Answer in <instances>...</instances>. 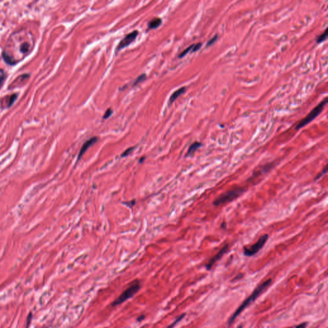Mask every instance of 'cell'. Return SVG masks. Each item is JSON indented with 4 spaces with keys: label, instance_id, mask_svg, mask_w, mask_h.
I'll return each mask as SVG.
<instances>
[{
    "label": "cell",
    "instance_id": "1",
    "mask_svg": "<svg viewBox=\"0 0 328 328\" xmlns=\"http://www.w3.org/2000/svg\"><path fill=\"white\" fill-rule=\"evenodd\" d=\"M271 283H272V279H267V281H264L262 285H260L259 286H258V287L253 291L252 294H251L249 297L247 298L246 300L241 304L240 306L237 309V310L235 311L233 314L230 317V319H229L228 321L229 325H230L233 323L238 315H239L248 306L255 301L256 299L262 294L263 292L265 290V289L268 288V286H269V285L271 284Z\"/></svg>",
    "mask_w": 328,
    "mask_h": 328
},
{
    "label": "cell",
    "instance_id": "2",
    "mask_svg": "<svg viewBox=\"0 0 328 328\" xmlns=\"http://www.w3.org/2000/svg\"><path fill=\"white\" fill-rule=\"evenodd\" d=\"M246 190V189L243 187H238L226 191L213 201V205L217 207L233 201L242 195Z\"/></svg>",
    "mask_w": 328,
    "mask_h": 328
},
{
    "label": "cell",
    "instance_id": "3",
    "mask_svg": "<svg viewBox=\"0 0 328 328\" xmlns=\"http://www.w3.org/2000/svg\"><path fill=\"white\" fill-rule=\"evenodd\" d=\"M141 288V283L139 280L133 281L131 285L117 297L112 303V306H117L123 304L124 302L128 301L130 298L133 297Z\"/></svg>",
    "mask_w": 328,
    "mask_h": 328
},
{
    "label": "cell",
    "instance_id": "4",
    "mask_svg": "<svg viewBox=\"0 0 328 328\" xmlns=\"http://www.w3.org/2000/svg\"><path fill=\"white\" fill-rule=\"evenodd\" d=\"M327 103V98L326 97L322 101H321L318 105H317V106L311 111L310 114H309L306 117H305L303 119H302L301 121L298 123V125H297V126H296L295 130H299V129L303 128L304 126L307 125L308 124H309L310 122H311L312 120H314L321 113L322 111V110L324 109V106Z\"/></svg>",
    "mask_w": 328,
    "mask_h": 328
},
{
    "label": "cell",
    "instance_id": "5",
    "mask_svg": "<svg viewBox=\"0 0 328 328\" xmlns=\"http://www.w3.org/2000/svg\"><path fill=\"white\" fill-rule=\"evenodd\" d=\"M269 239V235L264 234L260 237L256 242L249 247H244V254L246 256L251 257L256 254L265 246L267 241Z\"/></svg>",
    "mask_w": 328,
    "mask_h": 328
},
{
    "label": "cell",
    "instance_id": "6",
    "mask_svg": "<svg viewBox=\"0 0 328 328\" xmlns=\"http://www.w3.org/2000/svg\"><path fill=\"white\" fill-rule=\"evenodd\" d=\"M229 250V244H226L225 246L222 248V249L219 251V252L217 253L215 255L213 256L212 258H210V260L208 261V262L206 264L205 267L207 270H211L212 267L214 265V264L217 262H218V261L220 260L221 258L223 256L224 254L226 253Z\"/></svg>",
    "mask_w": 328,
    "mask_h": 328
},
{
    "label": "cell",
    "instance_id": "7",
    "mask_svg": "<svg viewBox=\"0 0 328 328\" xmlns=\"http://www.w3.org/2000/svg\"><path fill=\"white\" fill-rule=\"evenodd\" d=\"M138 34H139L138 31L135 30L133 31V32L127 35V36L124 38L123 39L120 40V42L119 43L118 46L117 47V51L122 49L129 46L130 44L132 43L133 41L135 40L136 37L138 36Z\"/></svg>",
    "mask_w": 328,
    "mask_h": 328
},
{
    "label": "cell",
    "instance_id": "8",
    "mask_svg": "<svg viewBox=\"0 0 328 328\" xmlns=\"http://www.w3.org/2000/svg\"><path fill=\"white\" fill-rule=\"evenodd\" d=\"M98 141V138L97 136H94V137H92L90 139L87 140V141H86L84 144H83L82 147L80 149V151H79V155L78 156V159H77V162L80 160V159L81 158V157L84 156V155L86 151L88 150V149L92 146V145H94V144H95Z\"/></svg>",
    "mask_w": 328,
    "mask_h": 328
},
{
    "label": "cell",
    "instance_id": "9",
    "mask_svg": "<svg viewBox=\"0 0 328 328\" xmlns=\"http://www.w3.org/2000/svg\"><path fill=\"white\" fill-rule=\"evenodd\" d=\"M202 146V144L199 142H194L192 144H191L190 146V147L188 149L187 153V155L186 156L188 157H192L194 155V154L195 153V152L199 148H200Z\"/></svg>",
    "mask_w": 328,
    "mask_h": 328
},
{
    "label": "cell",
    "instance_id": "10",
    "mask_svg": "<svg viewBox=\"0 0 328 328\" xmlns=\"http://www.w3.org/2000/svg\"><path fill=\"white\" fill-rule=\"evenodd\" d=\"M185 91H186V88L185 87H181V88H179V89H178L177 91H175V92H174V93L171 95L170 99H169V103H170V104L173 103V102H174L175 100H176L178 97L180 96V95H181V94H184L185 92Z\"/></svg>",
    "mask_w": 328,
    "mask_h": 328
},
{
    "label": "cell",
    "instance_id": "11",
    "mask_svg": "<svg viewBox=\"0 0 328 328\" xmlns=\"http://www.w3.org/2000/svg\"><path fill=\"white\" fill-rule=\"evenodd\" d=\"M162 23V21L160 18L158 17L155 18L149 22L148 24V27L150 28V29H155V28H157L158 27L160 26Z\"/></svg>",
    "mask_w": 328,
    "mask_h": 328
},
{
    "label": "cell",
    "instance_id": "12",
    "mask_svg": "<svg viewBox=\"0 0 328 328\" xmlns=\"http://www.w3.org/2000/svg\"><path fill=\"white\" fill-rule=\"evenodd\" d=\"M273 166H274L273 163H269V164H265V165H263V166H262V167L260 168V169L258 172H259L260 174H262L263 173H267V172H268L273 167Z\"/></svg>",
    "mask_w": 328,
    "mask_h": 328
},
{
    "label": "cell",
    "instance_id": "13",
    "mask_svg": "<svg viewBox=\"0 0 328 328\" xmlns=\"http://www.w3.org/2000/svg\"><path fill=\"white\" fill-rule=\"evenodd\" d=\"M327 33H328L327 28H326V30H325L322 33L320 34V36L317 37V39L316 40L317 42L319 44V43L324 42V40H326L327 39Z\"/></svg>",
    "mask_w": 328,
    "mask_h": 328
},
{
    "label": "cell",
    "instance_id": "14",
    "mask_svg": "<svg viewBox=\"0 0 328 328\" xmlns=\"http://www.w3.org/2000/svg\"><path fill=\"white\" fill-rule=\"evenodd\" d=\"M185 315H186L185 313H183V314L180 315V316H178V317L176 318V320H175L173 323H172L171 325H169V326L167 327V328H173L178 322H180L181 320L183 319V318L185 317Z\"/></svg>",
    "mask_w": 328,
    "mask_h": 328
},
{
    "label": "cell",
    "instance_id": "15",
    "mask_svg": "<svg viewBox=\"0 0 328 328\" xmlns=\"http://www.w3.org/2000/svg\"><path fill=\"white\" fill-rule=\"evenodd\" d=\"M327 165H326V166L324 167V169L319 174H318L316 176L315 178V180H319L321 177H323L325 174L327 173Z\"/></svg>",
    "mask_w": 328,
    "mask_h": 328
},
{
    "label": "cell",
    "instance_id": "16",
    "mask_svg": "<svg viewBox=\"0 0 328 328\" xmlns=\"http://www.w3.org/2000/svg\"><path fill=\"white\" fill-rule=\"evenodd\" d=\"M194 46V44H192V45H191L189 47H188L186 49H185L183 52H182V53H181L180 55H179V58H183V57L185 56L187 53H189L190 52V51L192 52Z\"/></svg>",
    "mask_w": 328,
    "mask_h": 328
},
{
    "label": "cell",
    "instance_id": "17",
    "mask_svg": "<svg viewBox=\"0 0 328 328\" xmlns=\"http://www.w3.org/2000/svg\"><path fill=\"white\" fill-rule=\"evenodd\" d=\"M135 147H132V148H129L127 149L126 150H125L122 153L121 157H127V156H128L129 155L131 154L132 153L133 151V150L135 149Z\"/></svg>",
    "mask_w": 328,
    "mask_h": 328
},
{
    "label": "cell",
    "instance_id": "18",
    "mask_svg": "<svg viewBox=\"0 0 328 328\" xmlns=\"http://www.w3.org/2000/svg\"><path fill=\"white\" fill-rule=\"evenodd\" d=\"M146 78V74H142L141 75H140L135 80V81L134 83V85H136L137 84H139V83L144 81Z\"/></svg>",
    "mask_w": 328,
    "mask_h": 328
},
{
    "label": "cell",
    "instance_id": "19",
    "mask_svg": "<svg viewBox=\"0 0 328 328\" xmlns=\"http://www.w3.org/2000/svg\"><path fill=\"white\" fill-rule=\"evenodd\" d=\"M217 39H218L217 35H215V36H213L209 41H208V42H207V44H206V46L208 47V46L213 45V44L216 42L217 40Z\"/></svg>",
    "mask_w": 328,
    "mask_h": 328
},
{
    "label": "cell",
    "instance_id": "20",
    "mask_svg": "<svg viewBox=\"0 0 328 328\" xmlns=\"http://www.w3.org/2000/svg\"><path fill=\"white\" fill-rule=\"evenodd\" d=\"M112 113H113L112 109H111V108H108V109L107 110V111L105 112V113L104 114L103 119H108V117H110L112 115Z\"/></svg>",
    "mask_w": 328,
    "mask_h": 328
},
{
    "label": "cell",
    "instance_id": "21",
    "mask_svg": "<svg viewBox=\"0 0 328 328\" xmlns=\"http://www.w3.org/2000/svg\"><path fill=\"white\" fill-rule=\"evenodd\" d=\"M202 46V43H197L196 44H194V46L192 48V52H196L197 51H198Z\"/></svg>",
    "mask_w": 328,
    "mask_h": 328
},
{
    "label": "cell",
    "instance_id": "22",
    "mask_svg": "<svg viewBox=\"0 0 328 328\" xmlns=\"http://www.w3.org/2000/svg\"><path fill=\"white\" fill-rule=\"evenodd\" d=\"M5 79V73L3 71L0 69V85H1Z\"/></svg>",
    "mask_w": 328,
    "mask_h": 328
},
{
    "label": "cell",
    "instance_id": "23",
    "mask_svg": "<svg viewBox=\"0 0 328 328\" xmlns=\"http://www.w3.org/2000/svg\"><path fill=\"white\" fill-rule=\"evenodd\" d=\"M123 204H125V205H126V206H128L130 207V208H132V207H133V206L135 205V200L133 199V201H132L126 202L125 203H123Z\"/></svg>",
    "mask_w": 328,
    "mask_h": 328
},
{
    "label": "cell",
    "instance_id": "24",
    "mask_svg": "<svg viewBox=\"0 0 328 328\" xmlns=\"http://www.w3.org/2000/svg\"><path fill=\"white\" fill-rule=\"evenodd\" d=\"M307 322H304V323H301L300 324H299L298 326H297L295 327V328H306V327L307 326Z\"/></svg>",
    "mask_w": 328,
    "mask_h": 328
},
{
    "label": "cell",
    "instance_id": "25",
    "mask_svg": "<svg viewBox=\"0 0 328 328\" xmlns=\"http://www.w3.org/2000/svg\"><path fill=\"white\" fill-rule=\"evenodd\" d=\"M221 228L222 229H223V230H226V229L227 228V224H226V222H222V223L221 225Z\"/></svg>",
    "mask_w": 328,
    "mask_h": 328
},
{
    "label": "cell",
    "instance_id": "26",
    "mask_svg": "<svg viewBox=\"0 0 328 328\" xmlns=\"http://www.w3.org/2000/svg\"><path fill=\"white\" fill-rule=\"evenodd\" d=\"M144 319H145V315H141V316H139V317L137 318V321L141 322V321L143 320Z\"/></svg>",
    "mask_w": 328,
    "mask_h": 328
},
{
    "label": "cell",
    "instance_id": "27",
    "mask_svg": "<svg viewBox=\"0 0 328 328\" xmlns=\"http://www.w3.org/2000/svg\"><path fill=\"white\" fill-rule=\"evenodd\" d=\"M242 274H238V276H237L235 277V278L233 279V281H235V280H237V279H240L241 278H242Z\"/></svg>",
    "mask_w": 328,
    "mask_h": 328
},
{
    "label": "cell",
    "instance_id": "28",
    "mask_svg": "<svg viewBox=\"0 0 328 328\" xmlns=\"http://www.w3.org/2000/svg\"><path fill=\"white\" fill-rule=\"evenodd\" d=\"M238 328H242V326H239V327H238Z\"/></svg>",
    "mask_w": 328,
    "mask_h": 328
}]
</instances>
